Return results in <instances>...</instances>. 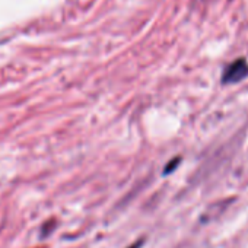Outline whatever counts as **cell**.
I'll return each instance as SVG.
<instances>
[{
  "instance_id": "3",
  "label": "cell",
  "mask_w": 248,
  "mask_h": 248,
  "mask_svg": "<svg viewBox=\"0 0 248 248\" xmlns=\"http://www.w3.org/2000/svg\"><path fill=\"white\" fill-rule=\"evenodd\" d=\"M143 242H145V239H139V241H136L135 244H132L129 248H140V247L143 245Z\"/></svg>"
},
{
  "instance_id": "1",
  "label": "cell",
  "mask_w": 248,
  "mask_h": 248,
  "mask_svg": "<svg viewBox=\"0 0 248 248\" xmlns=\"http://www.w3.org/2000/svg\"><path fill=\"white\" fill-rule=\"evenodd\" d=\"M247 76H248V62L241 57L226 66V69L222 73V83L223 85L238 83Z\"/></svg>"
},
{
  "instance_id": "2",
  "label": "cell",
  "mask_w": 248,
  "mask_h": 248,
  "mask_svg": "<svg viewBox=\"0 0 248 248\" xmlns=\"http://www.w3.org/2000/svg\"><path fill=\"white\" fill-rule=\"evenodd\" d=\"M181 156H175V158H172L167 165H165V168H164V171H162V175L165 177V175H170V174H172L177 168H178V165L181 164Z\"/></svg>"
}]
</instances>
